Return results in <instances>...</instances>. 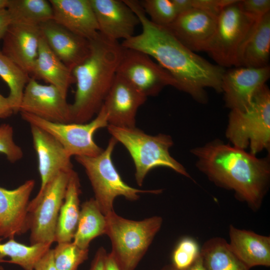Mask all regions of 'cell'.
Instances as JSON below:
<instances>
[{"instance_id": "19", "label": "cell", "mask_w": 270, "mask_h": 270, "mask_svg": "<svg viewBox=\"0 0 270 270\" xmlns=\"http://www.w3.org/2000/svg\"><path fill=\"white\" fill-rule=\"evenodd\" d=\"M38 26L11 23L2 38V53L28 74H32L42 37Z\"/></svg>"}, {"instance_id": "39", "label": "cell", "mask_w": 270, "mask_h": 270, "mask_svg": "<svg viewBox=\"0 0 270 270\" xmlns=\"http://www.w3.org/2000/svg\"><path fill=\"white\" fill-rule=\"evenodd\" d=\"M11 24V19L6 9L0 11V40Z\"/></svg>"}, {"instance_id": "22", "label": "cell", "mask_w": 270, "mask_h": 270, "mask_svg": "<svg viewBox=\"0 0 270 270\" xmlns=\"http://www.w3.org/2000/svg\"><path fill=\"white\" fill-rule=\"evenodd\" d=\"M229 247L234 254L248 268L270 266V236L230 225Z\"/></svg>"}, {"instance_id": "11", "label": "cell", "mask_w": 270, "mask_h": 270, "mask_svg": "<svg viewBox=\"0 0 270 270\" xmlns=\"http://www.w3.org/2000/svg\"><path fill=\"white\" fill-rule=\"evenodd\" d=\"M116 74L146 98L156 96L166 86H176L172 75L150 56L132 48H123Z\"/></svg>"}, {"instance_id": "10", "label": "cell", "mask_w": 270, "mask_h": 270, "mask_svg": "<svg viewBox=\"0 0 270 270\" xmlns=\"http://www.w3.org/2000/svg\"><path fill=\"white\" fill-rule=\"evenodd\" d=\"M73 170L62 172L56 176L46 186L38 202L28 212L30 244H52L54 242L60 210Z\"/></svg>"}, {"instance_id": "9", "label": "cell", "mask_w": 270, "mask_h": 270, "mask_svg": "<svg viewBox=\"0 0 270 270\" xmlns=\"http://www.w3.org/2000/svg\"><path fill=\"white\" fill-rule=\"evenodd\" d=\"M238 2L227 6L218 16L215 32L206 50L222 68L238 66L240 47L258 20L245 14Z\"/></svg>"}, {"instance_id": "36", "label": "cell", "mask_w": 270, "mask_h": 270, "mask_svg": "<svg viewBox=\"0 0 270 270\" xmlns=\"http://www.w3.org/2000/svg\"><path fill=\"white\" fill-rule=\"evenodd\" d=\"M237 0H192V8H196L216 16L223 8Z\"/></svg>"}, {"instance_id": "43", "label": "cell", "mask_w": 270, "mask_h": 270, "mask_svg": "<svg viewBox=\"0 0 270 270\" xmlns=\"http://www.w3.org/2000/svg\"><path fill=\"white\" fill-rule=\"evenodd\" d=\"M104 270H120L110 252L107 254L106 256L104 261Z\"/></svg>"}, {"instance_id": "30", "label": "cell", "mask_w": 270, "mask_h": 270, "mask_svg": "<svg viewBox=\"0 0 270 270\" xmlns=\"http://www.w3.org/2000/svg\"><path fill=\"white\" fill-rule=\"evenodd\" d=\"M29 75L0 50V76L9 88L8 98L14 114L20 112L24 90L30 78Z\"/></svg>"}, {"instance_id": "31", "label": "cell", "mask_w": 270, "mask_h": 270, "mask_svg": "<svg viewBox=\"0 0 270 270\" xmlns=\"http://www.w3.org/2000/svg\"><path fill=\"white\" fill-rule=\"evenodd\" d=\"M52 250L57 270H78L88 258V249L80 248L72 242L58 243Z\"/></svg>"}, {"instance_id": "16", "label": "cell", "mask_w": 270, "mask_h": 270, "mask_svg": "<svg viewBox=\"0 0 270 270\" xmlns=\"http://www.w3.org/2000/svg\"><path fill=\"white\" fill-rule=\"evenodd\" d=\"M217 18L202 10L192 8L178 14L166 28L192 51L206 52L215 32Z\"/></svg>"}, {"instance_id": "35", "label": "cell", "mask_w": 270, "mask_h": 270, "mask_svg": "<svg viewBox=\"0 0 270 270\" xmlns=\"http://www.w3.org/2000/svg\"><path fill=\"white\" fill-rule=\"evenodd\" d=\"M242 10L248 16L258 19L270 12V0H239Z\"/></svg>"}, {"instance_id": "20", "label": "cell", "mask_w": 270, "mask_h": 270, "mask_svg": "<svg viewBox=\"0 0 270 270\" xmlns=\"http://www.w3.org/2000/svg\"><path fill=\"white\" fill-rule=\"evenodd\" d=\"M42 36L49 48L72 71L90 53V42L70 32L53 20L39 25Z\"/></svg>"}, {"instance_id": "44", "label": "cell", "mask_w": 270, "mask_h": 270, "mask_svg": "<svg viewBox=\"0 0 270 270\" xmlns=\"http://www.w3.org/2000/svg\"><path fill=\"white\" fill-rule=\"evenodd\" d=\"M9 0H0V11L6 9Z\"/></svg>"}, {"instance_id": "24", "label": "cell", "mask_w": 270, "mask_h": 270, "mask_svg": "<svg viewBox=\"0 0 270 270\" xmlns=\"http://www.w3.org/2000/svg\"><path fill=\"white\" fill-rule=\"evenodd\" d=\"M58 88L66 98L70 86L75 82L72 70L54 53L42 36L32 74Z\"/></svg>"}, {"instance_id": "23", "label": "cell", "mask_w": 270, "mask_h": 270, "mask_svg": "<svg viewBox=\"0 0 270 270\" xmlns=\"http://www.w3.org/2000/svg\"><path fill=\"white\" fill-rule=\"evenodd\" d=\"M270 52V12L256 20L241 44L238 66H268Z\"/></svg>"}, {"instance_id": "6", "label": "cell", "mask_w": 270, "mask_h": 270, "mask_svg": "<svg viewBox=\"0 0 270 270\" xmlns=\"http://www.w3.org/2000/svg\"><path fill=\"white\" fill-rule=\"evenodd\" d=\"M118 142L112 137L106 149L94 157L75 156L76 160L84 169L90 181L94 198L106 216L114 212V202L118 196L129 200H136L140 194H158L161 190H142L128 186L122 178L112 160V154Z\"/></svg>"}, {"instance_id": "25", "label": "cell", "mask_w": 270, "mask_h": 270, "mask_svg": "<svg viewBox=\"0 0 270 270\" xmlns=\"http://www.w3.org/2000/svg\"><path fill=\"white\" fill-rule=\"evenodd\" d=\"M78 174L74 170L70 174L58 217L54 242H67L73 240L80 214L81 192Z\"/></svg>"}, {"instance_id": "29", "label": "cell", "mask_w": 270, "mask_h": 270, "mask_svg": "<svg viewBox=\"0 0 270 270\" xmlns=\"http://www.w3.org/2000/svg\"><path fill=\"white\" fill-rule=\"evenodd\" d=\"M0 262H7L20 266L24 270H33L36 262L50 248L52 244H36L27 246L10 238L1 242Z\"/></svg>"}, {"instance_id": "3", "label": "cell", "mask_w": 270, "mask_h": 270, "mask_svg": "<svg viewBox=\"0 0 270 270\" xmlns=\"http://www.w3.org/2000/svg\"><path fill=\"white\" fill-rule=\"evenodd\" d=\"M89 42L88 56L72 71L76 83L74 101L70 104L72 122H89L98 112L116 78L122 54L121 44L100 33Z\"/></svg>"}, {"instance_id": "2", "label": "cell", "mask_w": 270, "mask_h": 270, "mask_svg": "<svg viewBox=\"0 0 270 270\" xmlns=\"http://www.w3.org/2000/svg\"><path fill=\"white\" fill-rule=\"evenodd\" d=\"M198 166L212 181L233 190L253 210H258L266 192L270 177L268 162L244 150L212 142L193 150Z\"/></svg>"}, {"instance_id": "8", "label": "cell", "mask_w": 270, "mask_h": 270, "mask_svg": "<svg viewBox=\"0 0 270 270\" xmlns=\"http://www.w3.org/2000/svg\"><path fill=\"white\" fill-rule=\"evenodd\" d=\"M20 112L22 118L30 125L36 126L52 136L70 157H94L104 150L94 140V135L98 129L108 126L102 106L94 118L84 124L53 122L27 112Z\"/></svg>"}, {"instance_id": "34", "label": "cell", "mask_w": 270, "mask_h": 270, "mask_svg": "<svg viewBox=\"0 0 270 270\" xmlns=\"http://www.w3.org/2000/svg\"><path fill=\"white\" fill-rule=\"evenodd\" d=\"M13 134V128L10 124L0 126V153L12 163L20 160L24 156L22 148L14 142Z\"/></svg>"}, {"instance_id": "17", "label": "cell", "mask_w": 270, "mask_h": 270, "mask_svg": "<svg viewBox=\"0 0 270 270\" xmlns=\"http://www.w3.org/2000/svg\"><path fill=\"white\" fill-rule=\"evenodd\" d=\"M90 2L102 36L118 42L134 35L140 20L124 0H90Z\"/></svg>"}, {"instance_id": "1", "label": "cell", "mask_w": 270, "mask_h": 270, "mask_svg": "<svg viewBox=\"0 0 270 270\" xmlns=\"http://www.w3.org/2000/svg\"><path fill=\"white\" fill-rule=\"evenodd\" d=\"M124 0L138 18L142 30L123 40V48L142 52L154 58L174 78L176 88L200 102L206 99V88L222 92L224 68L210 62L190 50L166 27L152 22L139 1Z\"/></svg>"}, {"instance_id": "33", "label": "cell", "mask_w": 270, "mask_h": 270, "mask_svg": "<svg viewBox=\"0 0 270 270\" xmlns=\"http://www.w3.org/2000/svg\"><path fill=\"white\" fill-rule=\"evenodd\" d=\"M200 254V248L194 238L186 236L180 239L172 254V264L178 270L191 266Z\"/></svg>"}, {"instance_id": "5", "label": "cell", "mask_w": 270, "mask_h": 270, "mask_svg": "<svg viewBox=\"0 0 270 270\" xmlns=\"http://www.w3.org/2000/svg\"><path fill=\"white\" fill-rule=\"evenodd\" d=\"M109 133L120 142L130 153L134 164L135 178L141 186L148 172L160 167L170 168L176 172L190 178L184 167L169 152L173 142L170 136L164 134L151 136L134 128L107 126Z\"/></svg>"}, {"instance_id": "4", "label": "cell", "mask_w": 270, "mask_h": 270, "mask_svg": "<svg viewBox=\"0 0 270 270\" xmlns=\"http://www.w3.org/2000/svg\"><path fill=\"white\" fill-rule=\"evenodd\" d=\"M106 218V234L112 243L110 254L120 270H134L160 230L162 218L156 216L134 220L114 211Z\"/></svg>"}, {"instance_id": "27", "label": "cell", "mask_w": 270, "mask_h": 270, "mask_svg": "<svg viewBox=\"0 0 270 270\" xmlns=\"http://www.w3.org/2000/svg\"><path fill=\"white\" fill-rule=\"evenodd\" d=\"M206 270H249L232 252L225 239L214 237L200 248Z\"/></svg>"}, {"instance_id": "41", "label": "cell", "mask_w": 270, "mask_h": 270, "mask_svg": "<svg viewBox=\"0 0 270 270\" xmlns=\"http://www.w3.org/2000/svg\"><path fill=\"white\" fill-rule=\"evenodd\" d=\"M172 2L178 14L192 8V0H172Z\"/></svg>"}, {"instance_id": "7", "label": "cell", "mask_w": 270, "mask_h": 270, "mask_svg": "<svg viewBox=\"0 0 270 270\" xmlns=\"http://www.w3.org/2000/svg\"><path fill=\"white\" fill-rule=\"evenodd\" d=\"M226 135L236 147L244 150L250 146L254 155L269 147L270 92L266 84L246 110H232Z\"/></svg>"}, {"instance_id": "32", "label": "cell", "mask_w": 270, "mask_h": 270, "mask_svg": "<svg viewBox=\"0 0 270 270\" xmlns=\"http://www.w3.org/2000/svg\"><path fill=\"white\" fill-rule=\"evenodd\" d=\"M139 2L150 20L158 26H168L178 15L172 0H144Z\"/></svg>"}, {"instance_id": "12", "label": "cell", "mask_w": 270, "mask_h": 270, "mask_svg": "<svg viewBox=\"0 0 270 270\" xmlns=\"http://www.w3.org/2000/svg\"><path fill=\"white\" fill-rule=\"evenodd\" d=\"M20 112L53 122H72L70 104L56 86L38 83L30 78L22 96Z\"/></svg>"}, {"instance_id": "15", "label": "cell", "mask_w": 270, "mask_h": 270, "mask_svg": "<svg viewBox=\"0 0 270 270\" xmlns=\"http://www.w3.org/2000/svg\"><path fill=\"white\" fill-rule=\"evenodd\" d=\"M34 186L32 179L14 190L0 186V237L13 238L29 230L28 208Z\"/></svg>"}, {"instance_id": "38", "label": "cell", "mask_w": 270, "mask_h": 270, "mask_svg": "<svg viewBox=\"0 0 270 270\" xmlns=\"http://www.w3.org/2000/svg\"><path fill=\"white\" fill-rule=\"evenodd\" d=\"M107 252L104 247L96 252L89 270H104V261Z\"/></svg>"}, {"instance_id": "18", "label": "cell", "mask_w": 270, "mask_h": 270, "mask_svg": "<svg viewBox=\"0 0 270 270\" xmlns=\"http://www.w3.org/2000/svg\"><path fill=\"white\" fill-rule=\"evenodd\" d=\"M146 98L128 81L116 74L102 105L108 125L136 127L137 111Z\"/></svg>"}, {"instance_id": "37", "label": "cell", "mask_w": 270, "mask_h": 270, "mask_svg": "<svg viewBox=\"0 0 270 270\" xmlns=\"http://www.w3.org/2000/svg\"><path fill=\"white\" fill-rule=\"evenodd\" d=\"M33 270H57L53 258L52 249H49L36 262Z\"/></svg>"}, {"instance_id": "42", "label": "cell", "mask_w": 270, "mask_h": 270, "mask_svg": "<svg viewBox=\"0 0 270 270\" xmlns=\"http://www.w3.org/2000/svg\"><path fill=\"white\" fill-rule=\"evenodd\" d=\"M162 270H206L204 263L202 258L200 254V256L195 261V262L190 267L184 269L178 270L172 265H168L162 268Z\"/></svg>"}, {"instance_id": "40", "label": "cell", "mask_w": 270, "mask_h": 270, "mask_svg": "<svg viewBox=\"0 0 270 270\" xmlns=\"http://www.w3.org/2000/svg\"><path fill=\"white\" fill-rule=\"evenodd\" d=\"M14 114L8 97L0 94V118H6Z\"/></svg>"}, {"instance_id": "14", "label": "cell", "mask_w": 270, "mask_h": 270, "mask_svg": "<svg viewBox=\"0 0 270 270\" xmlns=\"http://www.w3.org/2000/svg\"><path fill=\"white\" fill-rule=\"evenodd\" d=\"M270 76L269 66L262 68L238 66L225 70L221 88L227 106L232 110H246Z\"/></svg>"}, {"instance_id": "21", "label": "cell", "mask_w": 270, "mask_h": 270, "mask_svg": "<svg viewBox=\"0 0 270 270\" xmlns=\"http://www.w3.org/2000/svg\"><path fill=\"white\" fill-rule=\"evenodd\" d=\"M53 20L88 40L96 38L99 28L90 0H50Z\"/></svg>"}, {"instance_id": "26", "label": "cell", "mask_w": 270, "mask_h": 270, "mask_svg": "<svg viewBox=\"0 0 270 270\" xmlns=\"http://www.w3.org/2000/svg\"><path fill=\"white\" fill-rule=\"evenodd\" d=\"M106 218L94 198L81 205L79 220L73 242L80 248L88 249L96 238L106 234Z\"/></svg>"}, {"instance_id": "28", "label": "cell", "mask_w": 270, "mask_h": 270, "mask_svg": "<svg viewBox=\"0 0 270 270\" xmlns=\"http://www.w3.org/2000/svg\"><path fill=\"white\" fill-rule=\"evenodd\" d=\"M6 10L11 23L38 26L53 19L49 0H9Z\"/></svg>"}, {"instance_id": "13", "label": "cell", "mask_w": 270, "mask_h": 270, "mask_svg": "<svg viewBox=\"0 0 270 270\" xmlns=\"http://www.w3.org/2000/svg\"><path fill=\"white\" fill-rule=\"evenodd\" d=\"M30 126L41 183L38 194L28 204V212L38 202L46 186L56 176L62 172L74 170L71 157L58 141L43 130Z\"/></svg>"}]
</instances>
